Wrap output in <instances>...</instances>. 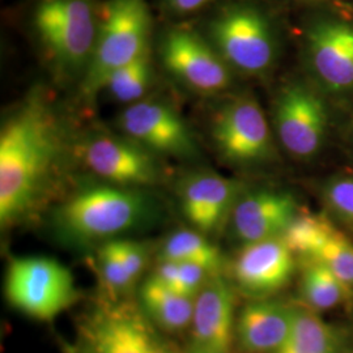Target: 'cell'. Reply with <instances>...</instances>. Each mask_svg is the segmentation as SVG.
<instances>
[{"mask_svg":"<svg viewBox=\"0 0 353 353\" xmlns=\"http://www.w3.org/2000/svg\"><path fill=\"white\" fill-rule=\"evenodd\" d=\"M322 201L330 216L353 230V174L328 178L322 186Z\"/></svg>","mask_w":353,"mask_h":353,"instance_id":"cell-25","label":"cell"},{"mask_svg":"<svg viewBox=\"0 0 353 353\" xmlns=\"http://www.w3.org/2000/svg\"><path fill=\"white\" fill-rule=\"evenodd\" d=\"M63 130L49 99L36 89L7 114L0 128V224L32 214L63 152Z\"/></svg>","mask_w":353,"mask_h":353,"instance_id":"cell-1","label":"cell"},{"mask_svg":"<svg viewBox=\"0 0 353 353\" xmlns=\"http://www.w3.org/2000/svg\"><path fill=\"white\" fill-rule=\"evenodd\" d=\"M297 1H303V3H321L323 0H297Z\"/></svg>","mask_w":353,"mask_h":353,"instance_id":"cell-30","label":"cell"},{"mask_svg":"<svg viewBox=\"0 0 353 353\" xmlns=\"http://www.w3.org/2000/svg\"><path fill=\"white\" fill-rule=\"evenodd\" d=\"M296 306L274 300H252L236 319L234 341L242 353H276L288 339Z\"/></svg>","mask_w":353,"mask_h":353,"instance_id":"cell-19","label":"cell"},{"mask_svg":"<svg viewBox=\"0 0 353 353\" xmlns=\"http://www.w3.org/2000/svg\"><path fill=\"white\" fill-rule=\"evenodd\" d=\"M303 261L326 265L353 288V243L327 216L300 212L281 237Z\"/></svg>","mask_w":353,"mask_h":353,"instance_id":"cell-14","label":"cell"},{"mask_svg":"<svg viewBox=\"0 0 353 353\" xmlns=\"http://www.w3.org/2000/svg\"><path fill=\"white\" fill-rule=\"evenodd\" d=\"M119 252L123 258V262L126 265L127 270L137 283L139 280L140 275L143 274L145 265L148 263V250L147 248L137 241L115 240Z\"/></svg>","mask_w":353,"mask_h":353,"instance_id":"cell-27","label":"cell"},{"mask_svg":"<svg viewBox=\"0 0 353 353\" xmlns=\"http://www.w3.org/2000/svg\"><path fill=\"white\" fill-rule=\"evenodd\" d=\"M236 319L232 287L220 274L214 275L195 297L190 326L192 344L230 353Z\"/></svg>","mask_w":353,"mask_h":353,"instance_id":"cell-18","label":"cell"},{"mask_svg":"<svg viewBox=\"0 0 353 353\" xmlns=\"http://www.w3.org/2000/svg\"><path fill=\"white\" fill-rule=\"evenodd\" d=\"M152 14L147 0H106L101 6L94 50L80 90L85 99L101 92L106 79L152 50Z\"/></svg>","mask_w":353,"mask_h":353,"instance_id":"cell-4","label":"cell"},{"mask_svg":"<svg viewBox=\"0 0 353 353\" xmlns=\"http://www.w3.org/2000/svg\"><path fill=\"white\" fill-rule=\"evenodd\" d=\"M165 10L174 16H189L201 12L216 0H160Z\"/></svg>","mask_w":353,"mask_h":353,"instance_id":"cell-28","label":"cell"},{"mask_svg":"<svg viewBox=\"0 0 353 353\" xmlns=\"http://www.w3.org/2000/svg\"><path fill=\"white\" fill-rule=\"evenodd\" d=\"M76 151L90 173L110 185L140 189L157 185L164 178L159 156L122 134H90L77 144Z\"/></svg>","mask_w":353,"mask_h":353,"instance_id":"cell-11","label":"cell"},{"mask_svg":"<svg viewBox=\"0 0 353 353\" xmlns=\"http://www.w3.org/2000/svg\"><path fill=\"white\" fill-rule=\"evenodd\" d=\"M211 138L220 157L236 166H259L276 157L275 132L258 100L248 92L228 99L214 113Z\"/></svg>","mask_w":353,"mask_h":353,"instance_id":"cell-8","label":"cell"},{"mask_svg":"<svg viewBox=\"0 0 353 353\" xmlns=\"http://www.w3.org/2000/svg\"><path fill=\"white\" fill-rule=\"evenodd\" d=\"M4 294L16 310L38 321H51L79 296L70 268L50 256H17L7 265Z\"/></svg>","mask_w":353,"mask_h":353,"instance_id":"cell-6","label":"cell"},{"mask_svg":"<svg viewBox=\"0 0 353 353\" xmlns=\"http://www.w3.org/2000/svg\"><path fill=\"white\" fill-rule=\"evenodd\" d=\"M208 41L233 72L261 77L271 72L278 57V37L271 20L252 3L223 7L207 26Z\"/></svg>","mask_w":353,"mask_h":353,"instance_id":"cell-5","label":"cell"},{"mask_svg":"<svg viewBox=\"0 0 353 353\" xmlns=\"http://www.w3.org/2000/svg\"><path fill=\"white\" fill-rule=\"evenodd\" d=\"M140 306L97 303L79 326L81 353H178Z\"/></svg>","mask_w":353,"mask_h":353,"instance_id":"cell-7","label":"cell"},{"mask_svg":"<svg viewBox=\"0 0 353 353\" xmlns=\"http://www.w3.org/2000/svg\"><path fill=\"white\" fill-rule=\"evenodd\" d=\"M300 210L287 191L256 189L241 192L229 219L230 230L242 246L283 237Z\"/></svg>","mask_w":353,"mask_h":353,"instance_id":"cell-15","label":"cell"},{"mask_svg":"<svg viewBox=\"0 0 353 353\" xmlns=\"http://www.w3.org/2000/svg\"><path fill=\"white\" fill-rule=\"evenodd\" d=\"M343 350V336L338 328L309 307L296 306L290 336L276 353H339Z\"/></svg>","mask_w":353,"mask_h":353,"instance_id":"cell-21","label":"cell"},{"mask_svg":"<svg viewBox=\"0 0 353 353\" xmlns=\"http://www.w3.org/2000/svg\"><path fill=\"white\" fill-rule=\"evenodd\" d=\"M327 126V105L316 89L299 80L279 89L272 105V128L293 159H314L325 144Z\"/></svg>","mask_w":353,"mask_h":353,"instance_id":"cell-10","label":"cell"},{"mask_svg":"<svg viewBox=\"0 0 353 353\" xmlns=\"http://www.w3.org/2000/svg\"><path fill=\"white\" fill-rule=\"evenodd\" d=\"M188 353H227L221 352V351H214V350H210V348H204V347H199L195 344L190 345L189 351Z\"/></svg>","mask_w":353,"mask_h":353,"instance_id":"cell-29","label":"cell"},{"mask_svg":"<svg viewBox=\"0 0 353 353\" xmlns=\"http://www.w3.org/2000/svg\"><path fill=\"white\" fill-rule=\"evenodd\" d=\"M153 79L154 64L151 50L113 72L103 83L101 92L114 101L128 106L147 99Z\"/></svg>","mask_w":353,"mask_h":353,"instance_id":"cell-23","label":"cell"},{"mask_svg":"<svg viewBox=\"0 0 353 353\" xmlns=\"http://www.w3.org/2000/svg\"><path fill=\"white\" fill-rule=\"evenodd\" d=\"M241 183L211 170L186 176L179 190L181 208L195 230L210 234L229 221Z\"/></svg>","mask_w":353,"mask_h":353,"instance_id":"cell-17","label":"cell"},{"mask_svg":"<svg viewBox=\"0 0 353 353\" xmlns=\"http://www.w3.org/2000/svg\"><path fill=\"white\" fill-rule=\"evenodd\" d=\"M99 267L105 285L114 293H125L135 284L123 258L117 246V241H106L99 250Z\"/></svg>","mask_w":353,"mask_h":353,"instance_id":"cell-26","label":"cell"},{"mask_svg":"<svg viewBox=\"0 0 353 353\" xmlns=\"http://www.w3.org/2000/svg\"><path fill=\"white\" fill-rule=\"evenodd\" d=\"M303 262L301 297L306 307L321 313L347 303L352 297V287L326 265L313 261Z\"/></svg>","mask_w":353,"mask_h":353,"instance_id":"cell-22","label":"cell"},{"mask_svg":"<svg viewBox=\"0 0 353 353\" xmlns=\"http://www.w3.org/2000/svg\"><path fill=\"white\" fill-rule=\"evenodd\" d=\"M294 274V254L281 237L242 246L233 263L237 287L252 300L270 299Z\"/></svg>","mask_w":353,"mask_h":353,"instance_id":"cell-16","label":"cell"},{"mask_svg":"<svg viewBox=\"0 0 353 353\" xmlns=\"http://www.w3.org/2000/svg\"><path fill=\"white\" fill-rule=\"evenodd\" d=\"M305 57L319 87L331 94L353 92V24L338 17L318 19L305 34Z\"/></svg>","mask_w":353,"mask_h":353,"instance_id":"cell-13","label":"cell"},{"mask_svg":"<svg viewBox=\"0 0 353 353\" xmlns=\"http://www.w3.org/2000/svg\"><path fill=\"white\" fill-rule=\"evenodd\" d=\"M139 299L141 310L161 331L173 334L191 326L195 297L172 290L151 276L141 284Z\"/></svg>","mask_w":353,"mask_h":353,"instance_id":"cell-20","label":"cell"},{"mask_svg":"<svg viewBox=\"0 0 353 353\" xmlns=\"http://www.w3.org/2000/svg\"><path fill=\"white\" fill-rule=\"evenodd\" d=\"M165 71L191 93L214 97L233 84V71L208 38L185 26L166 29L159 41Z\"/></svg>","mask_w":353,"mask_h":353,"instance_id":"cell-9","label":"cell"},{"mask_svg":"<svg viewBox=\"0 0 353 353\" xmlns=\"http://www.w3.org/2000/svg\"><path fill=\"white\" fill-rule=\"evenodd\" d=\"M160 259L201 265L214 274H219L223 265L220 250L195 229H182L170 234L163 243Z\"/></svg>","mask_w":353,"mask_h":353,"instance_id":"cell-24","label":"cell"},{"mask_svg":"<svg viewBox=\"0 0 353 353\" xmlns=\"http://www.w3.org/2000/svg\"><path fill=\"white\" fill-rule=\"evenodd\" d=\"M122 135L156 156L195 159L199 153L188 123L164 101L144 99L126 106L117 118Z\"/></svg>","mask_w":353,"mask_h":353,"instance_id":"cell-12","label":"cell"},{"mask_svg":"<svg viewBox=\"0 0 353 353\" xmlns=\"http://www.w3.org/2000/svg\"><path fill=\"white\" fill-rule=\"evenodd\" d=\"M139 190L106 182L80 190L54 211V227L77 245L115 240L152 216L151 198Z\"/></svg>","mask_w":353,"mask_h":353,"instance_id":"cell-2","label":"cell"},{"mask_svg":"<svg viewBox=\"0 0 353 353\" xmlns=\"http://www.w3.org/2000/svg\"><path fill=\"white\" fill-rule=\"evenodd\" d=\"M101 6L99 0H38L33 29L55 74L79 83L94 50Z\"/></svg>","mask_w":353,"mask_h":353,"instance_id":"cell-3","label":"cell"}]
</instances>
